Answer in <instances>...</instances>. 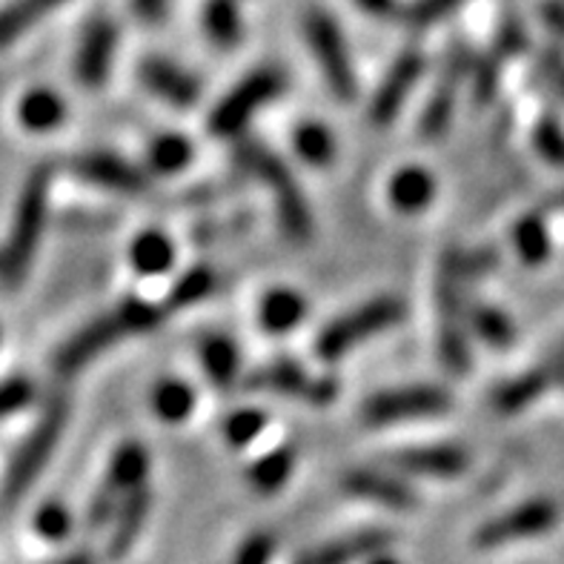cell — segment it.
Returning a JSON list of instances; mask_svg holds the SVG:
<instances>
[{"mask_svg":"<svg viewBox=\"0 0 564 564\" xmlns=\"http://www.w3.org/2000/svg\"><path fill=\"white\" fill-rule=\"evenodd\" d=\"M536 150L553 164L564 161V132L553 118H544L536 127Z\"/></svg>","mask_w":564,"mask_h":564,"instance_id":"41","label":"cell"},{"mask_svg":"<svg viewBox=\"0 0 564 564\" xmlns=\"http://www.w3.org/2000/svg\"><path fill=\"white\" fill-rule=\"evenodd\" d=\"M213 286H215L213 272H209L207 267H195V270L184 272V275L175 281V286H172V293H170V307L172 310L189 307V304H195V301L207 299V295L213 293Z\"/></svg>","mask_w":564,"mask_h":564,"instance_id":"36","label":"cell"},{"mask_svg":"<svg viewBox=\"0 0 564 564\" xmlns=\"http://www.w3.org/2000/svg\"><path fill=\"white\" fill-rule=\"evenodd\" d=\"M304 32H307V43L313 50L315 61L322 66L324 78L329 84V93L338 100H352L358 95V80L352 72L350 52H347V41H344L341 29H338L336 18L322 9H313L304 21Z\"/></svg>","mask_w":564,"mask_h":564,"instance_id":"7","label":"cell"},{"mask_svg":"<svg viewBox=\"0 0 564 564\" xmlns=\"http://www.w3.org/2000/svg\"><path fill=\"white\" fill-rule=\"evenodd\" d=\"M453 408V399L438 387H408V390H390V393L372 395L361 415L367 424H393L410 419H430L444 415Z\"/></svg>","mask_w":564,"mask_h":564,"instance_id":"10","label":"cell"},{"mask_svg":"<svg viewBox=\"0 0 564 564\" xmlns=\"http://www.w3.org/2000/svg\"><path fill=\"white\" fill-rule=\"evenodd\" d=\"M132 9L143 23H161L166 14V0H132Z\"/></svg>","mask_w":564,"mask_h":564,"instance_id":"46","label":"cell"},{"mask_svg":"<svg viewBox=\"0 0 564 564\" xmlns=\"http://www.w3.org/2000/svg\"><path fill=\"white\" fill-rule=\"evenodd\" d=\"M401 318H404V304L393 299V295L367 301L365 307L352 310V313H347L344 318H338L336 324H329L324 329L322 338H318V356L324 361H336L344 352H350L356 344L376 336V333H384L393 324H399Z\"/></svg>","mask_w":564,"mask_h":564,"instance_id":"6","label":"cell"},{"mask_svg":"<svg viewBox=\"0 0 564 564\" xmlns=\"http://www.w3.org/2000/svg\"><path fill=\"white\" fill-rule=\"evenodd\" d=\"M61 564H93V556H89V553H72V556L64 558Z\"/></svg>","mask_w":564,"mask_h":564,"instance_id":"50","label":"cell"},{"mask_svg":"<svg viewBox=\"0 0 564 564\" xmlns=\"http://www.w3.org/2000/svg\"><path fill=\"white\" fill-rule=\"evenodd\" d=\"M551 372H556V376H564V341L558 344L556 356L551 358Z\"/></svg>","mask_w":564,"mask_h":564,"instance_id":"49","label":"cell"},{"mask_svg":"<svg viewBox=\"0 0 564 564\" xmlns=\"http://www.w3.org/2000/svg\"><path fill=\"white\" fill-rule=\"evenodd\" d=\"M295 465V453L290 447H281V451L270 453V456L258 458L250 470V481L256 490L261 494H275L279 487L286 485L290 473H293Z\"/></svg>","mask_w":564,"mask_h":564,"instance_id":"30","label":"cell"},{"mask_svg":"<svg viewBox=\"0 0 564 564\" xmlns=\"http://www.w3.org/2000/svg\"><path fill=\"white\" fill-rule=\"evenodd\" d=\"M465 264H462V250L451 247L442 256L436 279V310H438V352L447 370L465 372L470 365V350H467V318L470 307L465 301Z\"/></svg>","mask_w":564,"mask_h":564,"instance_id":"3","label":"cell"},{"mask_svg":"<svg viewBox=\"0 0 564 564\" xmlns=\"http://www.w3.org/2000/svg\"><path fill=\"white\" fill-rule=\"evenodd\" d=\"M72 522L69 513H66L61 505L50 501V505H43L35 516V530L41 533L43 539H50V542H57V539H64L69 533Z\"/></svg>","mask_w":564,"mask_h":564,"instance_id":"40","label":"cell"},{"mask_svg":"<svg viewBox=\"0 0 564 564\" xmlns=\"http://www.w3.org/2000/svg\"><path fill=\"white\" fill-rule=\"evenodd\" d=\"M387 465L399 467L413 476H438V479H453L467 470V456L458 447H410L387 456Z\"/></svg>","mask_w":564,"mask_h":564,"instance_id":"17","label":"cell"},{"mask_svg":"<svg viewBox=\"0 0 564 564\" xmlns=\"http://www.w3.org/2000/svg\"><path fill=\"white\" fill-rule=\"evenodd\" d=\"M358 7L365 9V12L376 14V18H393L399 12V3L395 0H356Z\"/></svg>","mask_w":564,"mask_h":564,"instance_id":"48","label":"cell"},{"mask_svg":"<svg viewBox=\"0 0 564 564\" xmlns=\"http://www.w3.org/2000/svg\"><path fill=\"white\" fill-rule=\"evenodd\" d=\"M141 80L150 93L164 98L172 107H193L200 98L198 80L164 57H147L141 64Z\"/></svg>","mask_w":564,"mask_h":564,"instance_id":"16","label":"cell"},{"mask_svg":"<svg viewBox=\"0 0 564 564\" xmlns=\"http://www.w3.org/2000/svg\"><path fill=\"white\" fill-rule=\"evenodd\" d=\"M370 564H399V562H395V558H390V556H379V558H372Z\"/></svg>","mask_w":564,"mask_h":564,"instance_id":"51","label":"cell"},{"mask_svg":"<svg viewBox=\"0 0 564 564\" xmlns=\"http://www.w3.org/2000/svg\"><path fill=\"white\" fill-rule=\"evenodd\" d=\"M66 419H69V404L57 395L50 401V408L43 410L32 433L23 438L21 447L14 451V458L9 462L3 485H0V505L3 508H14L26 496L29 487L35 485L43 467L50 465L52 453L64 436Z\"/></svg>","mask_w":564,"mask_h":564,"instance_id":"4","label":"cell"},{"mask_svg":"<svg viewBox=\"0 0 564 564\" xmlns=\"http://www.w3.org/2000/svg\"><path fill=\"white\" fill-rule=\"evenodd\" d=\"M522 50H524V29H522V23L510 18V21L499 29L494 55L505 61V57L516 55V52H522Z\"/></svg>","mask_w":564,"mask_h":564,"instance_id":"43","label":"cell"},{"mask_svg":"<svg viewBox=\"0 0 564 564\" xmlns=\"http://www.w3.org/2000/svg\"><path fill=\"white\" fill-rule=\"evenodd\" d=\"M433 193H436V181L433 175L419 166H410V170H401L399 175L390 184V198H393L395 207L401 213H419L433 200Z\"/></svg>","mask_w":564,"mask_h":564,"instance_id":"23","label":"cell"},{"mask_svg":"<svg viewBox=\"0 0 564 564\" xmlns=\"http://www.w3.org/2000/svg\"><path fill=\"white\" fill-rule=\"evenodd\" d=\"M69 3V0H7L0 3V50L21 41L29 29H35L43 18Z\"/></svg>","mask_w":564,"mask_h":564,"instance_id":"19","label":"cell"},{"mask_svg":"<svg viewBox=\"0 0 564 564\" xmlns=\"http://www.w3.org/2000/svg\"><path fill=\"white\" fill-rule=\"evenodd\" d=\"M200 358L207 367L209 379L218 387H229L238 376V350L232 341L221 336H209L207 341L200 344Z\"/></svg>","mask_w":564,"mask_h":564,"instance_id":"29","label":"cell"},{"mask_svg":"<svg viewBox=\"0 0 564 564\" xmlns=\"http://www.w3.org/2000/svg\"><path fill=\"white\" fill-rule=\"evenodd\" d=\"M195 393L184 381H161L152 390V408L164 422H181L186 415L193 413Z\"/></svg>","mask_w":564,"mask_h":564,"instance_id":"32","label":"cell"},{"mask_svg":"<svg viewBox=\"0 0 564 564\" xmlns=\"http://www.w3.org/2000/svg\"><path fill=\"white\" fill-rule=\"evenodd\" d=\"M513 247L516 252L522 256V261L528 264H539L551 252V236H547V227H544L542 215H528L513 227Z\"/></svg>","mask_w":564,"mask_h":564,"instance_id":"31","label":"cell"},{"mask_svg":"<svg viewBox=\"0 0 564 564\" xmlns=\"http://www.w3.org/2000/svg\"><path fill=\"white\" fill-rule=\"evenodd\" d=\"M243 390L250 393H275L304 399L310 404H329L338 395V384L333 379H315L301 370L295 361H272V365L258 367L243 379Z\"/></svg>","mask_w":564,"mask_h":564,"instance_id":"9","label":"cell"},{"mask_svg":"<svg viewBox=\"0 0 564 564\" xmlns=\"http://www.w3.org/2000/svg\"><path fill=\"white\" fill-rule=\"evenodd\" d=\"M175 261V247L161 232H143L135 243H132V264L141 275H158L166 272Z\"/></svg>","mask_w":564,"mask_h":564,"instance_id":"28","label":"cell"},{"mask_svg":"<svg viewBox=\"0 0 564 564\" xmlns=\"http://www.w3.org/2000/svg\"><path fill=\"white\" fill-rule=\"evenodd\" d=\"M115 46H118V29L107 14L89 18L80 32L78 52H75V78L89 89H98L109 78Z\"/></svg>","mask_w":564,"mask_h":564,"instance_id":"11","label":"cell"},{"mask_svg":"<svg viewBox=\"0 0 564 564\" xmlns=\"http://www.w3.org/2000/svg\"><path fill=\"white\" fill-rule=\"evenodd\" d=\"M465 0H415L413 7L408 9V23L415 29H424V26H433L444 18V14L456 12Z\"/></svg>","mask_w":564,"mask_h":564,"instance_id":"39","label":"cell"},{"mask_svg":"<svg viewBox=\"0 0 564 564\" xmlns=\"http://www.w3.org/2000/svg\"><path fill=\"white\" fill-rule=\"evenodd\" d=\"M470 69H473L470 52H467L462 43H456V46L451 50V57H447V64H444L436 93H433V98H430L427 107H424L422 138H427V141H438V138L444 135V129L451 127L458 86H462V80H465V75Z\"/></svg>","mask_w":564,"mask_h":564,"instance_id":"12","label":"cell"},{"mask_svg":"<svg viewBox=\"0 0 564 564\" xmlns=\"http://www.w3.org/2000/svg\"><path fill=\"white\" fill-rule=\"evenodd\" d=\"M553 524H556V508L551 501H528L522 508L481 524L479 533H476V544L479 547H499V544L513 542V539L539 536L544 530H551Z\"/></svg>","mask_w":564,"mask_h":564,"instance_id":"13","label":"cell"},{"mask_svg":"<svg viewBox=\"0 0 564 564\" xmlns=\"http://www.w3.org/2000/svg\"><path fill=\"white\" fill-rule=\"evenodd\" d=\"M72 172L86 184L100 186V189H112V193L135 195L147 186V178L132 164L121 161L118 155L109 152H86L72 161Z\"/></svg>","mask_w":564,"mask_h":564,"instance_id":"15","label":"cell"},{"mask_svg":"<svg viewBox=\"0 0 564 564\" xmlns=\"http://www.w3.org/2000/svg\"><path fill=\"white\" fill-rule=\"evenodd\" d=\"M284 75H281L279 69H272V66H264V69L247 75V78H243L241 84L215 107V112L209 115V129H213V135L236 138L238 132L250 123L256 109L279 98V95L284 93Z\"/></svg>","mask_w":564,"mask_h":564,"instance_id":"8","label":"cell"},{"mask_svg":"<svg viewBox=\"0 0 564 564\" xmlns=\"http://www.w3.org/2000/svg\"><path fill=\"white\" fill-rule=\"evenodd\" d=\"M193 147L181 135H158L150 147V166L155 172H178L189 164Z\"/></svg>","mask_w":564,"mask_h":564,"instance_id":"35","label":"cell"},{"mask_svg":"<svg viewBox=\"0 0 564 564\" xmlns=\"http://www.w3.org/2000/svg\"><path fill=\"white\" fill-rule=\"evenodd\" d=\"M204 29H207L209 41L221 50H232L243 35L241 12H238L236 0H209L204 9Z\"/></svg>","mask_w":564,"mask_h":564,"instance_id":"25","label":"cell"},{"mask_svg":"<svg viewBox=\"0 0 564 564\" xmlns=\"http://www.w3.org/2000/svg\"><path fill=\"white\" fill-rule=\"evenodd\" d=\"M295 150L310 164H327L336 155V141L329 135V129L322 123H304L295 132Z\"/></svg>","mask_w":564,"mask_h":564,"instance_id":"33","label":"cell"},{"mask_svg":"<svg viewBox=\"0 0 564 564\" xmlns=\"http://www.w3.org/2000/svg\"><path fill=\"white\" fill-rule=\"evenodd\" d=\"M470 327L494 347H508L513 341V324L505 318L496 307H485V304H473L470 307Z\"/></svg>","mask_w":564,"mask_h":564,"instance_id":"34","label":"cell"},{"mask_svg":"<svg viewBox=\"0 0 564 564\" xmlns=\"http://www.w3.org/2000/svg\"><path fill=\"white\" fill-rule=\"evenodd\" d=\"M544 387H547V372H524V376H519V379L508 381V384L496 390L494 408L505 415L519 413V410L528 408L530 401H536L544 393Z\"/></svg>","mask_w":564,"mask_h":564,"instance_id":"26","label":"cell"},{"mask_svg":"<svg viewBox=\"0 0 564 564\" xmlns=\"http://www.w3.org/2000/svg\"><path fill=\"white\" fill-rule=\"evenodd\" d=\"M50 166H37L23 186L18 209H14L12 229H9L7 247L0 250V284L12 290L26 279L32 258L41 243L43 227H46V209H50Z\"/></svg>","mask_w":564,"mask_h":564,"instance_id":"2","label":"cell"},{"mask_svg":"<svg viewBox=\"0 0 564 564\" xmlns=\"http://www.w3.org/2000/svg\"><path fill=\"white\" fill-rule=\"evenodd\" d=\"M341 487L350 496L358 499L376 501V505H384V508L393 510H413L415 508V494L410 490L404 481L387 476L379 470H352L341 479Z\"/></svg>","mask_w":564,"mask_h":564,"instance_id":"18","label":"cell"},{"mask_svg":"<svg viewBox=\"0 0 564 564\" xmlns=\"http://www.w3.org/2000/svg\"><path fill=\"white\" fill-rule=\"evenodd\" d=\"M542 18L558 37H564V0H544Z\"/></svg>","mask_w":564,"mask_h":564,"instance_id":"47","label":"cell"},{"mask_svg":"<svg viewBox=\"0 0 564 564\" xmlns=\"http://www.w3.org/2000/svg\"><path fill=\"white\" fill-rule=\"evenodd\" d=\"M539 66H542V75L544 80L556 89L558 98L564 100V55L558 50H544L542 52V61H539Z\"/></svg>","mask_w":564,"mask_h":564,"instance_id":"44","label":"cell"},{"mask_svg":"<svg viewBox=\"0 0 564 564\" xmlns=\"http://www.w3.org/2000/svg\"><path fill=\"white\" fill-rule=\"evenodd\" d=\"M267 427V415L261 410H238L227 419V438L232 444H250Z\"/></svg>","mask_w":564,"mask_h":564,"instance_id":"38","label":"cell"},{"mask_svg":"<svg viewBox=\"0 0 564 564\" xmlns=\"http://www.w3.org/2000/svg\"><path fill=\"white\" fill-rule=\"evenodd\" d=\"M147 467H150V462H147V453H143L141 444H123L121 451L115 453L112 465H109L107 481L127 496L143 485Z\"/></svg>","mask_w":564,"mask_h":564,"instance_id":"27","label":"cell"},{"mask_svg":"<svg viewBox=\"0 0 564 564\" xmlns=\"http://www.w3.org/2000/svg\"><path fill=\"white\" fill-rule=\"evenodd\" d=\"M272 556V539L270 536H252L250 542H243L238 551L236 564H270Z\"/></svg>","mask_w":564,"mask_h":564,"instance_id":"45","label":"cell"},{"mask_svg":"<svg viewBox=\"0 0 564 564\" xmlns=\"http://www.w3.org/2000/svg\"><path fill=\"white\" fill-rule=\"evenodd\" d=\"M18 112H21V123L29 132H50V129L64 123L66 104L55 89H50V86H37V89L23 95Z\"/></svg>","mask_w":564,"mask_h":564,"instance_id":"22","label":"cell"},{"mask_svg":"<svg viewBox=\"0 0 564 564\" xmlns=\"http://www.w3.org/2000/svg\"><path fill=\"white\" fill-rule=\"evenodd\" d=\"M462 264H465L467 281L481 279L487 272H494L499 267V252L490 250V247H481V250L462 252Z\"/></svg>","mask_w":564,"mask_h":564,"instance_id":"42","label":"cell"},{"mask_svg":"<svg viewBox=\"0 0 564 564\" xmlns=\"http://www.w3.org/2000/svg\"><path fill=\"white\" fill-rule=\"evenodd\" d=\"M147 513H150V494L138 487L132 494L123 496L121 508L115 513V530L112 539H109V556L121 558L123 553H129L132 542L141 533L143 522H147Z\"/></svg>","mask_w":564,"mask_h":564,"instance_id":"21","label":"cell"},{"mask_svg":"<svg viewBox=\"0 0 564 564\" xmlns=\"http://www.w3.org/2000/svg\"><path fill=\"white\" fill-rule=\"evenodd\" d=\"M35 401V384L23 376H14V379L0 381V419H9V415L21 413L29 404Z\"/></svg>","mask_w":564,"mask_h":564,"instance_id":"37","label":"cell"},{"mask_svg":"<svg viewBox=\"0 0 564 564\" xmlns=\"http://www.w3.org/2000/svg\"><path fill=\"white\" fill-rule=\"evenodd\" d=\"M390 544V533H381V530H365V533H356V536L338 539L333 544H324L322 551L310 553V556L301 558L299 564H352L358 558L372 556L379 553L381 547Z\"/></svg>","mask_w":564,"mask_h":564,"instance_id":"20","label":"cell"},{"mask_svg":"<svg viewBox=\"0 0 564 564\" xmlns=\"http://www.w3.org/2000/svg\"><path fill=\"white\" fill-rule=\"evenodd\" d=\"M422 69H424V57L415 50L401 52V55L395 57V64L390 66V72H387L384 80H381L379 93H376V98H372V107H370L372 123L384 127V123L393 121L395 115H399V109L404 107V100H408L410 93H413V86L415 80H419V75H422Z\"/></svg>","mask_w":564,"mask_h":564,"instance_id":"14","label":"cell"},{"mask_svg":"<svg viewBox=\"0 0 564 564\" xmlns=\"http://www.w3.org/2000/svg\"><path fill=\"white\" fill-rule=\"evenodd\" d=\"M238 164L243 170L256 175V178L264 181L267 186L275 195V204H279L281 224H284L286 236L295 238V241H307L313 236V218H310V209L304 204V195H301L299 184H295L293 172L286 170L281 158L272 155L267 147L256 141H241L236 147Z\"/></svg>","mask_w":564,"mask_h":564,"instance_id":"5","label":"cell"},{"mask_svg":"<svg viewBox=\"0 0 564 564\" xmlns=\"http://www.w3.org/2000/svg\"><path fill=\"white\" fill-rule=\"evenodd\" d=\"M304 318V299L293 290H272L261 301L258 322L270 333H286Z\"/></svg>","mask_w":564,"mask_h":564,"instance_id":"24","label":"cell"},{"mask_svg":"<svg viewBox=\"0 0 564 564\" xmlns=\"http://www.w3.org/2000/svg\"><path fill=\"white\" fill-rule=\"evenodd\" d=\"M158 322H161V310L158 307H152V304L138 299L123 301L121 307H115L112 313L107 315H98L95 322H89L84 329H78V333L55 352V358H52V370H55L57 376H75V372L84 370L95 356L109 350L118 338L152 329Z\"/></svg>","mask_w":564,"mask_h":564,"instance_id":"1","label":"cell"}]
</instances>
